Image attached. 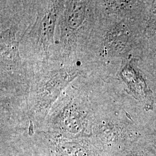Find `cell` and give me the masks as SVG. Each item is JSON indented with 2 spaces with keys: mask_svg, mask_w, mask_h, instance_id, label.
Wrapping results in <instances>:
<instances>
[{
  "mask_svg": "<svg viewBox=\"0 0 156 156\" xmlns=\"http://www.w3.org/2000/svg\"><path fill=\"white\" fill-rule=\"evenodd\" d=\"M57 11L58 7L53 4L36 23L37 25L35 26V37L39 45L45 51H47L53 42Z\"/></svg>",
  "mask_w": 156,
  "mask_h": 156,
  "instance_id": "7a4b0ae2",
  "label": "cell"
},
{
  "mask_svg": "<svg viewBox=\"0 0 156 156\" xmlns=\"http://www.w3.org/2000/svg\"><path fill=\"white\" fill-rule=\"evenodd\" d=\"M86 3L81 1H71L64 15V26L67 35L76 31L83 22L86 13Z\"/></svg>",
  "mask_w": 156,
  "mask_h": 156,
  "instance_id": "3957f363",
  "label": "cell"
},
{
  "mask_svg": "<svg viewBox=\"0 0 156 156\" xmlns=\"http://www.w3.org/2000/svg\"><path fill=\"white\" fill-rule=\"evenodd\" d=\"M73 75L71 73L62 70L51 73L46 76L35 90L33 106L34 112L37 113L46 111L73 79Z\"/></svg>",
  "mask_w": 156,
  "mask_h": 156,
  "instance_id": "6da1fadb",
  "label": "cell"
}]
</instances>
